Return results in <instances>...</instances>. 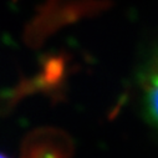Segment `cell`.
Instances as JSON below:
<instances>
[{
    "mask_svg": "<svg viewBox=\"0 0 158 158\" xmlns=\"http://www.w3.org/2000/svg\"><path fill=\"white\" fill-rule=\"evenodd\" d=\"M73 149V141L65 131L43 127L25 137L20 158H71Z\"/></svg>",
    "mask_w": 158,
    "mask_h": 158,
    "instance_id": "obj_1",
    "label": "cell"
},
{
    "mask_svg": "<svg viewBox=\"0 0 158 158\" xmlns=\"http://www.w3.org/2000/svg\"><path fill=\"white\" fill-rule=\"evenodd\" d=\"M139 87L144 117L152 127L158 131V52L142 70Z\"/></svg>",
    "mask_w": 158,
    "mask_h": 158,
    "instance_id": "obj_2",
    "label": "cell"
},
{
    "mask_svg": "<svg viewBox=\"0 0 158 158\" xmlns=\"http://www.w3.org/2000/svg\"><path fill=\"white\" fill-rule=\"evenodd\" d=\"M0 158H8L5 154H3V153H0Z\"/></svg>",
    "mask_w": 158,
    "mask_h": 158,
    "instance_id": "obj_3",
    "label": "cell"
}]
</instances>
